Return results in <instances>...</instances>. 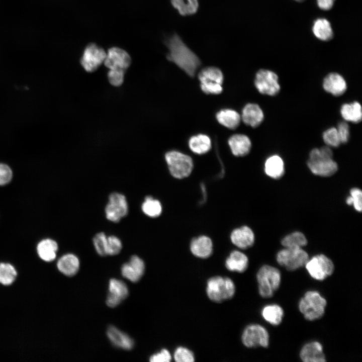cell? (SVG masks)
I'll use <instances>...</instances> for the list:
<instances>
[{"label": "cell", "mask_w": 362, "mask_h": 362, "mask_svg": "<svg viewBox=\"0 0 362 362\" xmlns=\"http://www.w3.org/2000/svg\"><path fill=\"white\" fill-rule=\"evenodd\" d=\"M166 45L168 49L167 59L176 64L189 76L194 77L201 65V61L197 55L176 34L166 40Z\"/></svg>", "instance_id": "1"}, {"label": "cell", "mask_w": 362, "mask_h": 362, "mask_svg": "<svg viewBox=\"0 0 362 362\" xmlns=\"http://www.w3.org/2000/svg\"><path fill=\"white\" fill-rule=\"evenodd\" d=\"M307 164L313 174L319 176H330L338 170V165L333 159V152L328 146L311 150Z\"/></svg>", "instance_id": "2"}, {"label": "cell", "mask_w": 362, "mask_h": 362, "mask_svg": "<svg viewBox=\"0 0 362 362\" xmlns=\"http://www.w3.org/2000/svg\"><path fill=\"white\" fill-rule=\"evenodd\" d=\"M235 291V284L229 277L216 276L207 281L206 292L212 302L221 303L229 300L233 297Z\"/></svg>", "instance_id": "3"}, {"label": "cell", "mask_w": 362, "mask_h": 362, "mask_svg": "<svg viewBox=\"0 0 362 362\" xmlns=\"http://www.w3.org/2000/svg\"><path fill=\"white\" fill-rule=\"evenodd\" d=\"M326 305V299L318 291L310 290L301 298L298 307L306 320L314 321L323 316Z\"/></svg>", "instance_id": "4"}, {"label": "cell", "mask_w": 362, "mask_h": 362, "mask_svg": "<svg viewBox=\"0 0 362 362\" xmlns=\"http://www.w3.org/2000/svg\"><path fill=\"white\" fill-rule=\"evenodd\" d=\"M259 295L263 298L272 297L281 283V274L275 267L263 265L256 274Z\"/></svg>", "instance_id": "5"}, {"label": "cell", "mask_w": 362, "mask_h": 362, "mask_svg": "<svg viewBox=\"0 0 362 362\" xmlns=\"http://www.w3.org/2000/svg\"><path fill=\"white\" fill-rule=\"evenodd\" d=\"M165 159L170 173L176 178L187 177L192 172L193 161L187 154L177 150H171L165 153Z\"/></svg>", "instance_id": "6"}, {"label": "cell", "mask_w": 362, "mask_h": 362, "mask_svg": "<svg viewBox=\"0 0 362 362\" xmlns=\"http://www.w3.org/2000/svg\"><path fill=\"white\" fill-rule=\"evenodd\" d=\"M198 76L201 89L204 93L218 95L222 92L224 75L219 68L214 66L205 67L201 69Z\"/></svg>", "instance_id": "7"}, {"label": "cell", "mask_w": 362, "mask_h": 362, "mask_svg": "<svg viewBox=\"0 0 362 362\" xmlns=\"http://www.w3.org/2000/svg\"><path fill=\"white\" fill-rule=\"evenodd\" d=\"M309 258L308 254L302 248L285 247L276 255L277 262L289 270H295L305 266Z\"/></svg>", "instance_id": "8"}, {"label": "cell", "mask_w": 362, "mask_h": 362, "mask_svg": "<svg viewBox=\"0 0 362 362\" xmlns=\"http://www.w3.org/2000/svg\"><path fill=\"white\" fill-rule=\"evenodd\" d=\"M305 266L311 277L318 281L326 279L334 270L333 262L323 254H317L309 258Z\"/></svg>", "instance_id": "9"}, {"label": "cell", "mask_w": 362, "mask_h": 362, "mask_svg": "<svg viewBox=\"0 0 362 362\" xmlns=\"http://www.w3.org/2000/svg\"><path fill=\"white\" fill-rule=\"evenodd\" d=\"M243 345L248 348L268 346L269 336L265 327L258 324H251L243 330L241 335Z\"/></svg>", "instance_id": "10"}, {"label": "cell", "mask_w": 362, "mask_h": 362, "mask_svg": "<svg viewBox=\"0 0 362 362\" xmlns=\"http://www.w3.org/2000/svg\"><path fill=\"white\" fill-rule=\"evenodd\" d=\"M254 83L258 92L262 95L275 96L281 90L278 75L268 69L259 70L255 74Z\"/></svg>", "instance_id": "11"}, {"label": "cell", "mask_w": 362, "mask_h": 362, "mask_svg": "<svg viewBox=\"0 0 362 362\" xmlns=\"http://www.w3.org/2000/svg\"><path fill=\"white\" fill-rule=\"evenodd\" d=\"M106 52L95 43H89L85 48L80 63L84 70L88 72L95 71L104 63Z\"/></svg>", "instance_id": "12"}, {"label": "cell", "mask_w": 362, "mask_h": 362, "mask_svg": "<svg viewBox=\"0 0 362 362\" xmlns=\"http://www.w3.org/2000/svg\"><path fill=\"white\" fill-rule=\"evenodd\" d=\"M128 205L123 194L113 193L109 197V202L105 207L106 218L113 222H118L128 213Z\"/></svg>", "instance_id": "13"}, {"label": "cell", "mask_w": 362, "mask_h": 362, "mask_svg": "<svg viewBox=\"0 0 362 362\" xmlns=\"http://www.w3.org/2000/svg\"><path fill=\"white\" fill-rule=\"evenodd\" d=\"M131 62V57L127 51L118 47H113L106 52L104 63L109 69H120L125 70L129 67Z\"/></svg>", "instance_id": "14"}, {"label": "cell", "mask_w": 362, "mask_h": 362, "mask_svg": "<svg viewBox=\"0 0 362 362\" xmlns=\"http://www.w3.org/2000/svg\"><path fill=\"white\" fill-rule=\"evenodd\" d=\"M128 295V288L124 282L112 279L109 281V293L106 303L109 307H115L126 299Z\"/></svg>", "instance_id": "15"}, {"label": "cell", "mask_w": 362, "mask_h": 362, "mask_svg": "<svg viewBox=\"0 0 362 362\" xmlns=\"http://www.w3.org/2000/svg\"><path fill=\"white\" fill-rule=\"evenodd\" d=\"M145 271L143 260L137 255H133L128 262L124 263L121 267L122 276L132 282H137L142 277Z\"/></svg>", "instance_id": "16"}, {"label": "cell", "mask_w": 362, "mask_h": 362, "mask_svg": "<svg viewBox=\"0 0 362 362\" xmlns=\"http://www.w3.org/2000/svg\"><path fill=\"white\" fill-rule=\"evenodd\" d=\"M322 86L328 93L339 97L345 93L347 89V83L344 77L336 72L328 74L324 78Z\"/></svg>", "instance_id": "17"}, {"label": "cell", "mask_w": 362, "mask_h": 362, "mask_svg": "<svg viewBox=\"0 0 362 362\" xmlns=\"http://www.w3.org/2000/svg\"><path fill=\"white\" fill-rule=\"evenodd\" d=\"M232 243L240 249H246L251 247L254 242L255 236L252 229L243 226L234 229L230 234Z\"/></svg>", "instance_id": "18"}, {"label": "cell", "mask_w": 362, "mask_h": 362, "mask_svg": "<svg viewBox=\"0 0 362 362\" xmlns=\"http://www.w3.org/2000/svg\"><path fill=\"white\" fill-rule=\"evenodd\" d=\"M300 357L304 362H324L326 361L322 345L313 341L306 343L301 348Z\"/></svg>", "instance_id": "19"}, {"label": "cell", "mask_w": 362, "mask_h": 362, "mask_svg": "<svg viewBox=\"0 0 362 362\" xmlns=\"http://www.w3.org/2000/svg\"><path fill=\"white\" fill-rule=\"evenodd\" d=\"M241 119L245 125L256 128L263 121V112L258 104L248 103L242 110Z\"/></svg>", "instance_id": "20"}, {"label": "cell", "mask_w": 362, "mask_h": 362, "mask_svg": "<svg viewBox=\"0 0 362 362\" xmlns=\"http://www.w3.org/2000/svg\"><path fill=\"white\" fill-rule=\"evenodd\" d=\"M190 248L194 256L205 259L212 254L213 244L210 237L202 235L194 238L191 241Z\"/></svg>", "instance_id": "21"}, {"label": "cell", "mask_w": 362, "mask_h": 362, "mask_svg": "<svg viewBox=\"0 0 362 362\" xmlns=\"http://www.w3.org/2000/svg\"><path fill=\"white\" fill-rule=\"evenodd\" d=\"M228 145L232 153L235 156L242 157L248 154L251 148L250 138L245 134H235L228 139Z\"/></svg>", "instance_id": "22"}, {"label": "cell", "mask_w": 362, "mask_h": 362, "mask_svg": "<svg viewBox=\"0 0 362 362\" xmlns=\"http://www.w3.org/2000/svg\"><path fill=\"white\" fill-rule=\"evenodd\" d=\"M248 257L242 252L235 250L232 251L225 261V266L229 271L242 273L248 266Z\"/></svg>", "instance_id": "23"}, {"label": "cell", "mask_w": 362, "mask_h": 362, "mask_svg": "<svg viewBox=\"0 0 362 362\" xmlns=\"http://www.w3.org/2000/svg\"><path fill=\"white\" fill-rule=\"evenodd\" d=\"M79 265L78 258L72 253L63 255L58 259L57 263L58 270L68 277L75 275L79 270Z\"/></svg>", "instance_id": "24"}, {"label": "cell", "mask_w": 362, "mask_h": 362, "mask_svg": "<svg viewBox=\"0 0 362 362\" xmlns=\"http://www.w3.org/2000/svg\"><path fill=\"white\" fill-rule=\"evenodd\" d=\"M107 334L111 342L118 347L130 350L134 346L133 340L128 334L113 326L109 327Z\"/></svg>", "instance_id": "25"}, {"label": "cell", "mask_w": 362, "mask_h": 362, "mask_svg": "<svg viewBox=\"0 0 362 362\" xmlns=\"http://www.w3.org/2000/svg\"><path fill=\"white\" fill-rule=\"evenodd\" d=\"M265 173L274 179H279L285 173V165L283 159L278 155L269 156L264 164Z\"/></svg>", "instance_id": "26"}, {"label": "cell", "mask_w": 362, "mask_h": 362, "mask_svg": "<svg viewBox=\"0 0 362 362\" xmlns=\"http://www.w3.org/2000/svg\"><path fill=\"white\" fill-rule=\"evenodd\" d=\"M216 118L220 124L232 130L237 128L241 121V115L231 109L220 110L216 113Z\"/></svg>", "instance_id": "27"}, {"label": "cell", "mask_w": 362, "mask_h": 362, "mask_svg": "<svg viewBox=\"0 0 362 362\" xmlns=\"http://www.w3.org/2000/svg\"><path fill=\"white\" fill-rule=\"evenodd\" d=\"M340 113L346 122L358 123L362 120V108L357 101L343 104L340 108Z\"/></svg>", "instance_id": "28"}, {"label": "cell", "mask_w": 362, "mask_h": 362, "mask_svg": "<svg viewBox=\"0 0 362 362\" xmlns=\"http://www.w3.org/2000/svg\"><path fill=\"white\" fill-rule=\"evenodd\" d=\"M188 145L191 150L199 155L208 152L212 147V142L209 136L204 134H198L192 136L189 140Z\"/></svg>", "instance_id": "29"}, {"label": "cell", "mask_w": 362, "mask_h": 362, "mask_svg": "<svg viewBox=\"0 0 362 362\" xmlns=\"http://www.w3.org/2000/svg\"><path fill=\"white\" fill-rule=\"evenodd\" d=\"M57 250V242L50 238L40 241L37 246V251L39 256L43 260L47 262L52 261L55 259Z\"/></svg>", "instance_id": "30"}, {"label": "cell", "mask_w": 362, "mask_h": 362, "mask_svg": "<svg viewBox=\"0 0 362 362\" xmlns=\"http://www.w3.org/2000/svg\"><path fill=\"white\" fill-rule=\"evenodd\" d=\"M261 314L266 322L273 325L277 326L282 321L284 311L278 304H268L262 308Z\"/></svg>", "instance_id": "31"}, {"label": "cell", "mask_w": 362, "mask_h": 362, "mask_svg": "<svg viewBox=\"0 0 362 362\" xmlns=\"http://www.w3.org/2000/svg\"><path fill=\"white\" fill-rule=\"evenodd\" d=\"M312 31L316 37L322 41L330 40L333 36L330 22L324 18H319L314 21Z\"/></svg>", "instance_id": "32"}, {"label": "cell", "mask_w": 362, "mask_h": 362, "mask_svg": "<svg viewBox=\"0 0 362 362\" xmlns=\"http://www.w3.org/2000/svg\"><path fill=\"white\" fill-rule=\"evenodd\" d=\"M307 243L306 236L299 231L292 232L285 236L281 240L282 245L288 248H302Z\"/></svg>", "instance_id": "33"}, {"label": "cell", "mask_w": 362, "mask_h": 362, "mask_svg": "<svg viewBox=\"0 0 362 362\" xmlns=\"http://www.w3.org/2000/svg\"><path fill=\"white\" fill-rule=\"evenodd\" d=\"M141 209L147 216L155 218L160 215L162 208L161 203L158 200L148 196L145 197L141 205Z\"/></svg>", "instance_id": "34"}, {"label": "cell", "mask_w": 362, "mask_h": 362, "mask_svg": "<svg viewBox=\"0 0 362 362\" xmlns=\"http://www.w3.org/2000/svg\"><path fill=\"white\" fill-rule=\"evenodd\" d=\"M173 7L183 16L193 15L198 10V0H170Z\"/></svg>", "instance_id": "35"}, {"label": "cell", "mask_w": 362, "mask_h": 362, "mask_svg": "<svg viewBox=\"0 0 362 362\" xmlns=\"http://www.w3.org/2000/svg\"><path fill=\"white\" fill-rule=\"evenodd\" d=\"M17 272L15 268L9 263H0V283L3 285H11L16 280Z\"/></svg>", "instance_id": "36"}, {"label": "cell", "mask_w": 362, "mask_h": 362, "mask_svg": "<svg viewBox=\"0 0 362 362\" xmlns=\"http://www.w3.org/2000/svg\"><path fill=\"white\" fill-rule=\"evenodd\" d=\"M322 138L325 144L330 147H337L341 144L336 127H331L324 131Z\"/></svg>", "instance_id": "37"}, {"label": "cell", "mask_w": 362, "mask_h": 362, "mask_svg": "<svg viewBox=\"0 0 362 362\" xmlns=\"http://www.w3.org/2000/svg\"><path fill=\"white\" fill-rule=\"evenodd\" d=\"M348 205L353 206L354 209L360 212L362 210V192L359 188H353L350 190V196L346 199Z\"/></svg>", "instance_id": "38"}, {"label": "cell", "mask_w": 362, "mask_h": 362, "mask_svg": "<svg viewBox=\"0 0 362 362\" xmlns=\"http://www.w3.org/2000/svg\"><path fill=\"white\" fill-rule=\"evenodd\" d=\"M173 358L176 362H193L195 357L192 351L186 347L180 346L175 349Z\"/></svg>", "instance_id": "39"}, {"label": "cell", "mask_w": 362, "mask_h": 362, "mask_svg": "<svg viewBox=\"0 0 362 362\" xmlns=\"http://www.w3.org/2000/svg\"><path fill=\"white\" fill-rule=\"evenodd\" d=\"M93 243L97 253L101 256H106L107 248V236L103 232L96 234L93 238Z\"/></svg>", "instance_id": "40"}, {"label": "cell", "mask_w": 362, "mask_h": 362, "mask_svg": "<svg viewBox=\"0 0 362 362\" xmlns=\"http://www.w3.org/2000/svg\"><path fill=\"white\" fill-rule=\"evenodd\" d=\"M125 70L120 69H110L108 72L109 82L114 86H119L124 80Z\"/></svg>", "instance_id": "41"}, {"label": "cell", "mask_w": 362, "mask_h": 362, "mask_svg": "<svg viewBox=\"0 0 362 362\" xmlns=\"http://www.w3.org/2000/svg\"><path fill=\"white\" fill-rule=\"evenodd\" d=\"M122 247L121 241L118 237L114 235L107 237V255H115L118 254Z\"/></svg>", "instance_id": "42"}, {"label": "cell", "mask_w": 362, "mask_h": 362, "mask_svg": "<svg viewBox=\"0 0 362 362\" xmlns=\"http://www.w3.org/2000/svg\"><path fill=\"white\" fill-rule=\"evenodd\" d=\"M338 134L341 144L347 143L350 137V129L346 121L340 122L336 127Z\"/></svg>", "instance_id": "43"}, {"label": "cell", "mask_w": 362, "mask_h": 362, "mask_svg": "<svg viewBox=\"0 0 362 362\" xmlns=\"http://www.w3.org/2000/svg\"><path fill=\"white\" fill-rule=\"evenodd\" d=\"M13 176L11 168L7 164L0 163V186L9 183Z\"/></svg>", "instance_id": "44"}, {"label": "cell", "mask_w": 362, "mask_h": 362, "mask_svg": "<svg viewBox=\"0 0 362 362\" xmlns=\"http://www.w3.org/2000/svg\"><path fill=\"white\" fill-rule=\"evenodd\" d=\"M172 356L170 352L165 348L162 349L159 352L152 354L149 358L151 362H170Z\"/></svg>", "instance_id": "45"}, {"label": "cell", "mask_w": 362, "mask_h": 362, "mask_svg": "<svg viewBox=\"0 0 362 362\" xmlns=\"http://www.w3.org/2000/svg\"><path fill=\"white\" fill-rule=\"evenodd\" d=\"M335 0H316L319 8L323 10H330L333 6Z\"/></svg>", "instance_id": "46"}, {"label": "cell", "mask_w": 362, "mask_h": 362, "mask_svg": "<svg viewBox=\"0 0 362 362\" xmlns=\"http://www.w3.org/2000/svg\"><path fill=\"white\" fill-rule=\"evenodd\" d=\"M295 1H297V2H302V1H304V0H295Z\"/></svg>", "instance_id": "47"}]
</instances>
